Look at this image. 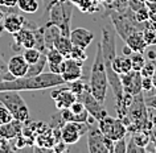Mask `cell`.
<instances>
[{
	"label": "cell",
	"mask_w": 156,
	"mask_h": 153,
	"mask_svg": "<svg viewBox=\"0 0 156 153\" xmlns=\"http://www.w3.org/2000/svg\"><path fill=\"white\" fill-rule=\"evenodd\" d=\"M46 65H48V61H46V54H41L40 60H38L36 64L29 65L27 75H37V74L44 73V69L46 68Z\"/></svg>",
	"instance_id": "cb8c5ba5"
},
{
	"label": "cell",
	"mask_w": 156,
	"mask_h": 153,
	"mask_svg": "<svg viewBox=\"0 0 156 153\" xmlns=\"http://www.w3.org/2000/svg\"><path fill=\"white\" fill-rule=\"evenodd\" d=\"M89 87H90V91H91L93 95H94L99 102L105 103L106 94H107V87H108V81H107L106 68H105V64H103L101 42H98V45H97L94 62H93L91 71H90Z\"/></svg>",
	"instance_id": "7a4b0ae2"
},
{
	"label": "cell",
	"mask_w": 156,
	"mask_h": 153,
	"mask_svg": "<svg viewBox=\"0 0 156 153\" xmlns=\"http://www.w3.org/2000/svg\"><path fill=\"white\" fill-rule=\"evenodd\" d=\"M74 4L70 0L66 2H56L49 9V20L46 24H53L60 28L61 34L70 36V23H72V13H73Z\"/></svg>",
	"instance_id": "3957f363"
},
{
	"label": "cell",
	"mask_w": 156,
	"mask_h": 153,
	"mask_svg": "<svg viewBox=\"0 0 156 153\" xmlns=\"http://www.w3.org/2000/svg\"><path fill=\"white\" fill-rule=\"evenodd\" d=\"M82 64H83L82 61L74 60V58L70 57L65 58L64 62H62V71H61V77L65 81V83H69V82H73L83 77Z\"/></svg>",
	"instance_id": "8fae6325"
},
{
	"label": "cell",
	"mask_w": 156,
	"mask_h": 153,
	"mask_svg": "<svg viewBox=\"0 0 156 153\" xmlns=\"http://www.w3.org/2000/svg\"><path fill=\"white\" fill-rule=\"evenodd\" d=\"M70 58H74V60L82 61V62H83V61H86V60H87L86 49H83V48H80V46L73 45L72 52H70Z\"/></svg>",
	"instance_id": "f1b7e54d"
},
{
	"label": "cell",
	"mask_w": 156,
	"mask_h": 153,
	"mask_svg": "<svg viewBox=\"0 0 156 153\" xmlns=\"http://www.w3.org/2000/svg\"><path fill=\"white\" fill-rule=\"evenodd\" d=\"M130 60H131L132 70H135V71H140L144 64H146V57L140 52H132V54L130 56Z\"/></svg>",
	"instance_id": "d4e9b609"
},
{
	"label": "cell",
	"mask_w": 156,
	"mask_h": 153,
	"mask_svg": "<svg viewBox=\"0 0 156 153\" xmlns=\"http://www.w3.org/2000/svg\"><path fill=\"white\" fill-rule=\"evenodd\" d=\"M142 33H143V38H144V41H146L147 46L156 45V29H154L148 24L147 26H144L142 29Z\"/></svg>",
	"instance_id": "484cf974"
},
{
	"label": "cell",
	"mask_w": 156,
	"mask_h": 153,
	"mask_svg": "<svg viewBox=\"0 0 156 153\" xmlns=\"http://www.w3.org/2000/svg\"><path fill=\"white\" fill-rule=\"evenodd\" d=\"M17 0H0V5L3 7H16Z\"/></svg>",
	"instance_id": "60d3db41"
},
{
	"label": "cell",
	"mask_w": 156,
	"mask_h": 153,
	"mask_svg": "<svg viewBox=\"0 0 156 153\" xmlns=\"http://www.w3.org/2000/svg\"><path fill=\"white\" fill-rule=\"evenodd\" d=\"M131 70H132V65H131L130 56H123L122 57V74L128 73Z\"/></svg>",
	"instance_id": "8d00e7d4"
},
{
	"label": "cell",
	"mask_w": 156,
	"mask_h": 153,
	"mask_svg": "<svg viewBox=\"0 0 156 153\" xmlns=\"http://www.w3.org/2000/svg\"><path fill=\"white\" fill-rule=\"evenodd\" d=\"M65 81L60 74L41 73L37 75H25L20 78H13L11 81L0 82V91L15 90V91H38V90L53 89L57 86H64Z\"/></svg>",
	"instance_id": "6da1fadb"
},
{
	"label": "cell",
	"mask_w": 156,
	"mask_h": 153,
	"mask_svg": "<svg viewBox=\"0 0 156 153\" xmlns=\"http://www.w3.org/2000/svg\"><path fill=\"white\" fill-rule=\"evenodd\" d=\"M120 81H122L123 92L135 96V95H138V94H140L143 91V89H142V74H140V71L131 70V71H128V73L120 74Z\"/></svg>",
	"instance_id": "30bf717a"
},
{
	"label": "cell",
	"mask_w": 156,
	"mask_h": 153,
	"mask_svg": "<svg viewBox=\"0 0 156 153\" xmlns=\"http://www.w3.org/2000/svg\"><path fill=\"white\" fill-rule=\"evenodd\" d=\"M98 127L103 135L108 139H111L112 141H118L123 137H126L127 135L126 124L119 117H112L106 115L101 120H98Z\"/></svg>",
	"instance_id": "5b68a950"
},
{
	"label": "cell",
	"mask_w": 156,
	"mask_h": 153,
	"mask_svg": "<svg viewBox=\"0 0 156 153\" xmlns=\"http://www.w3.org/2000/svg\"><path fill=\"white\" fill-rule=\"evenodd\" d=\"M23 123L16 119L11 120L9 123L5 124H0V139H5V140H12L17 135L21 133Z\"/></svg>",
	"instance_id": "ac0fdd59"
},
{
	"label": "cell",
	"mask_w": 156,
	"mask_h": 153,
	"mask_svg": "<svg viewBox=\"0 0 156 153\" xmlns=\"http://www.w3.org/2000/svg\"><path fill=\"white\" fill-rule=\"evenodd\" d=\"M89 117V112L85 111L80 113H74L70 108H64L61 110V119L64 121H77V123H86Z\"/></svg>",
	"instance_id": "7402d4cb"
},
{
	"label": "cell",
	"mask_w": 156,
	"mask_h": 153,
	"mask_svg": "<svg viewBox=\"0 0 156 153\" xmlns=\"http://www.w3.org/2000/svg\"><path fill=\"white\" fill-rule=\"evenodd\" d=\"M12 36H13V44H12V49L13 50L34 48L36 38H34L33 28L24 26V28L20 29L17 33H13Z\"/></svg>",
	"instance_id": "4fadbf2b"
},
{
	"label": "cell",
	"mask_w": 156,
	"mask_h": 153,
	"mask_svg": "<svg viewBox=\"0 0 156 153\" xmlns=\"http://www.w3.org/2000/svg\"><path fill=\"white\" fill-rule=\"evenodd\" d=\"M152 83H154V89H156V73L152 75Z\"/></svg>",
	"instance_id": "bcb514c9"
},
{
	"label": "cell",
	"mask_w": 156,
	"mask_h": 153,
	"mask_svg": "<svg viewBox=\"0 0 156 153\" xmlns=\"http://www.w3.org/2000/svg\"><path fill=\"white\" fill-rule=\"evenodd\" d=\"M77 99L82 102L85 108H86V111L89 112V115H91L97 121L107 115V111H106V108H105L103 103L99 102L94 95H93L91 91H90V87H87L82 94H80V95L77 96Z\"/></svg>",
	"instance_id": "52a82bcc"
},
{
	"label": "cell",
	"mask_w": 156,
	"mask_h": 153,
	"mask_svg": "<svg viewBox=\"0 0 156 153\" xmlns=\"http://www.w3.org/2000/svg\"><path fill=\"white\" fill-rule=\"evenodd\" d=\"M28 68H29V65H28V62L25 61L23 54L13 56L8 61V70L15 78L25 77L27 73H28Z\"/></svg>",
	"instance_id": "2e32d148"
},
{
	"label": "cell",
	"mask_w": 156,
	"mask_h": 153,
	"mask_svg": "<svg viewBox=\"0 0 156 153\" xmlns=\"http://www.w3.org/2000/svg\"><path fill=\"white\" fill-rule=\"evenodd\" d=\"M144 152H146V148L140 147L139 144H136L135 140L131 137L130 141L127 143V151H126V153H144Z\"/></svg>",
	"instance_id": "836d02e7"
},
{
	"label": "cell",
	"mask_w": 156,
	"mask_h": 153,
	"mask_svg": "<svg viewBox=\"0 0 156 153\" xmlns=\"http://www.w3.org/2000/svg\"><path fill=\"white\" fill-rule=\"evenodd\" d=\"M53 48H56L65 58H68V57H70V52H72L73 44H72V41H70V37L60 34V36H57V38L54 40Z\"/></svg>",
	"instance_id": "ffe728a7"
},
{
	"label": "cell",
	"mask_w": 156,
	"mask_h": 153,
	"mask_svg": "<svg viewBox=\"0 0 156 153\" xmlns=\"http://www.w3.org/2000/svg\"><path fill=\"white\" fill-rule=\"evenodd\" d=\"M142 89H143V91L152 92V90H154L152 77H142Z\"/></svg>",
	"instance_id": "d590c367"
},
{
	"label": "cell",
	"mask_w": 156,
	"mask_h": 153,
	"mask_svg": "<svg viewBox=\"0 0 156 153\" xmlns=\"http://www.w3.org/2000/svg\"><path fill=\"white\" fill-rule=\"evenodd\" d=\"M69 37H70V41H72L73 45L80 46V48H83V49H87V46L94 40L93 32H90V30L86 28H82V26L70 30Z\"/></svg>",
	"instance_id": "5bb4252c"
},
{
	"label": "cell",
	"mask_w": 156,
	"mask_h": 153,
	"mask_svg": "<svg viewBox=\"0 0 156 153\" xmlns=\"http://www.w3.org/2000/svg\"><path fill=\"white\" fill-rule=\"evenodd\" d=\"M69 108L72 110L74 113H80V112H82V111H85V110H86V108H85V106H83V103H82L81 100H78V99L74 102V103L70 106Z\"/></svg>",
	"instance_id": "74e56055"
},
{
	"label": "cell",
	"mask_w": 156,
	"mask_h": 153,
	"mask_svg": "<svg viewBox=\"0 0 156 153\" xmlns=\"http://www.w3.org/2000/svg\"><path fill=\"white\" fill-rule=\"evenodd\" d=\"M87 87H89V85L85 83V82L82 81V78H80V79H76V81H73V82H69L70 91H72L76 96H78L80 94H82Z\"/></svg>",
	"instance_id": "83f0119b"
},
{
	"label": "cell",
	"mask_w": 156,
	"mask_h": 153,
	"mask_svg": "<svg viewBox=\"0 0 156 153\" xmlns=\"http://www.w3.org/2000/svg\"><path fill=\"white\" fill-rule=\"evenodd\" d=\"M42 33H44V41L46 45V49L53 48V42L57 38V36H60V28L57 25L53 24H46L42 26Z\"/></svg>",
	"instance_id": "44dd1931"
},
{
	"label": "cell",
	"mask_w": 156,
	"mask_h": 153,
	"mask_svg": "<svg viewBox=\"0 0 156 153\" xmlns=\"http://www.w3.org/2000/svg\"><path fill=\"white\" fill-rule=\"evenodd\" d=\"M127 151V141L126 139H120L118 141H115V145H114V152L112 153H126Z\"/></svg>",
	"instance_id": "e575fe53"
},
{
	"label": "cell",
	"mask_w": 156,
	"mask_h": 153,
	"mask_svg": "<svg viewBox=\"0 0 156 153\" xmlns=\"http://www.w3.org/2000/svg\"><path fill=\"white\" fill-rule=\"evenodd\" d=\"M56 2H60V3H62V2H66V0H56Z\"/></svg>",
	"instance_id": "c3c4849f"
},
{
	"label": "cell",
	"mask_w": 156,
	"mask_h": 153,
	"mask_svg": "<svg viewBox=\"0 0 156 153\" xmlns=\"http://www.w3.org/2000/svg\"><path fill=\"white\" fill-rule=\"evenodd\" d=\"M27 25V20L24 16L15 12L7 13L4 19H3V28L5 32H8L9 34L17 33L20 29H23Z\"/></svg>",
	"instance_id": "9a60e30c"
},
{
	"label": "cell",
	"mask_w": 156,
	"mask_h": 153,
	"mask_svg": "<svg viewBox=\"0 0 156 153\" xmlns=\"http://www.w3.org/2000/svg\"><path fill=\"white\" fill-rule=\"evenodd\" d=\"M9 144L8 140L5 139H0V152H7V151H11L12 148H9Z\"/></svg>",
	"instance_id": "ab89813d"
},
{
	"label": "cell",
	"mask_w": 156,
	"mask_h": 153,
	"mask_svg": "<svg viewBox=\"0 0 156 153\" xmlns=\"http://www.w3.org/2000/svg\"><path fill=\"white\" fill-rule=\"evenodd\" d=\"M155 57H156V52H155V50H148V52H147V58H148V60L154 61Z\"/></svg>",
	"instance_id": "ee69618b"
},
{
	"label": "cell",
	"mask_w": 156,
	"mask_h": 153,
	"mask_svg": "<svg viewBox=\"0 0 156 153\" xmlns=\"http://www.w3.org/2000/svg\"><path fill=\"white\" fill-rule=\"evenodd\" d=\"M5 11L3 9V7L0 5V23H3V19H4V16H5Z\"/></svg>",
	"instance_id": "f6af8a7d"
},
{
	"label": "cell",
	"mask_w": 156,
	"mask_h": 153,
	"mask_svg": "<svg viewBox=\"0 0 156 153\" xmlns=\"http://www.w3.org/2000/svg\"><path fill=\"white\" fill-rule=\"evenodd\" d=\"M154 61H155V64H156V57H155V60H154Z\"/></svg>",
	"instance_id": "681fc988"
},
{
	"label": "cell",
	"mask_w": 156,
	"mask_h": 153,
	"mask_svg": "<svg viewBox=\"0 0 156 153\" xmlns=\"http://www.w3.org/2000/svg\"><path fill=\"white\" fill-rule=\"evenodd\" d=\"M11 120H13V116L12 113L9 112V110L3 106L0 103V124H5V123H9Z\"/></svg>",
	"instance_id": "1f68e13d"
},
{
	"label": "cell",
	"mask_w": 156,
	"mask_h": 153,
	"mask_svg": "<svg viewBox=\"0 0 156 153\" xmlns=\"http://www.w3.org/2000/svg\"><path fill=\"white\" fill-rule=\"evenodd\" d=\"M13 78L15 77L8 70V64L4 62V60L0 57V82L2 81H11V79H13Z\"/></svg>",
	"instance_id": "f546056e"
},
{
	"label": "cell",
	"mask_w": 156,
	"mask_h": 153,
	"mask_svg": "<svg viewBox=\"0 0 156 153\" xmlns=\"http://www.w3.org/2000/svg\"><path fill=\"white\" fill-rule=\"evenodd\" d=\"M122 52H123V56H131V54H132L131 48H130V46H127V45H124L122 48Z\"/></svg>",
	"instance_id": "7bdbcfd3"
},
{
	"label": "cell",
	"mask_w": 156,
	"mask_h": 153,
	"mask_svg": "<svg viewBox=\"0 0 156 153\" xmlns=\"http://www.w3.org/2000/svg\"><path fill=\"white\" fill-rule=\"evenodd\" d=\"M42 2H44V5H45V16H46V15L49 13L50 7L56 3V0H42Z\"/></svg>",
	"instance_id": "b9f144b4"
},
{
	"label": "cell",
	"mask_w": 156,
	"mask_h": 153,
	"mask_svg": "<svg viewBox=\"0 0 156 153\" xmlns=\"http://www.w3.org/2000/svg\"><path fill=\"white\" fill-rule=\"evenodd\" d=\"M50 96L60 111L64 108H69L77 100V96L70 91L69 87H60V86L53 87V90L50 91Z\"/></svg>",
	"instance_id": "7c38bea8"
},
{
	"label": "cell",
	"mask_w": 156,
	"mask_h": 153,
	"mask_svg": "<svg viewBox=\"0 0 156 153\" xmlns=\"http://www.w3.org/2000/svg\"><path fill=\"white\" fill-rule=\"evenodd\" d=\"M89 125L86 123H77V121H65L61 127V140L66 145L77 144L78 140L87 132Z\"/></svg>",
	"instance_id": "ba28073f"
},
{
	"label": "cell",
	"mask_w": 156,
	"mask_h": 153,
	"mask_svg": "<svg viewBox=\"0 0 156 153\" xmlns=\"http://www.w3.org/2000/svg\"><path fill=\"white\" fill-rule=\"evenodd\" d=\"M0 103L5 106L12 113L13 119H16L21 123L28 120L29 117V108L19 91L15 90H5V91H0Z\"/></svg>",
	"instance_id": "277c9868"
},
{
	"label": "cell",
	"mask_w": 156,
	"mask_h": 153,
	"mask_svg": "<svg viewBox=\"0 0 156 153\" xmlns=\"http://www.w3.org/2000/svg\"><path fill=\"white\" fill-rule=\"evenodd\" d=\"M3 32H4V28H3V23H0V36H2Z\"/></svg>",
	"instance_id": "7dc6e473"
},
{
	"label": "cell",
	"mask_w": 156,
	"mask_h": 153,
	"mask_svg": "<svg viewBox=\"0 0 156 153\" xmlns=\"http://www.w3.org/2000/svg\"><path fill=\"white\" fill-rule=\"evenodd\" d=\"M132 139L135 140L136 144H139L140 147H144L146 148L148 144H150V135L148 133H144V132H140V133H136V135L132 136Z\"/></svg>",
	"instance_id": "d6a6232c"
},
{
	"label": "cell",
	"mask_w": 156,
	"mask_h": 153,
	"mask_svg": "<svg viewBox=\"0 0 156 153\" xmlns=\"http://www.w3.org/2000/svg\"><path fill=\"white\" fill-rule=\"evenodd\" d=\"M41 54H44V53H41L40 50L36 48H28V49H24L23 56H24L25 61L28 62V65H32V64H36V62L40 60Z\"/></svg>",
	"instance_id": "4316f807"
},
{
	"label": "cell",
	"mask_w": 156,
	"mask_h": 153,
	"mask_svg": "<svg viewBox=\"0 0 156 153\" xmlns=\"http://www.w3.org/2000/svg\"><path fill=\"white\" fill-rule=\"evenodd\" d=\"M46 61H48V66H49V71L54 73V74H60L62 71V62H64L65 57L58 52L56 48H50L46 50Z\"/></svg>",
	"instance_id": "e0dca14e"
},
{
	"label": "cell",
	"mask_w": 156,
	"mask_h": 153,
	"mask_svg": "<svg viewBox=\"0 0 156 153\" xmlns=\"http://www.w3.org/2000/svg\"><path fill=\"white\" fill-rule=\"evenodd\" d=\"M16 7L24 13L33 15L38 11V2L37 0H17Z\"/></svg>",
	"instance_id": "603a6c76"
},
{
	"label": "cell",
	"mask_w": 156,
	"mask_h": 153,
	"mask_svg": "<svg viewBox=\"0 0 156 153\" xmlns=\"http://www.w3.org/2000/svg\"><path fill=\"white\" fill-rule=\"evenodd\" d=\"M156 73V64L155 61H146V64L140 70V74H142V77H152L154 74Z\"/></svg>",
	"instance_id": "4dcf8cb0"
},
{
	"label": "cell",
	"mask_w": 156,
	"mask_h": 153,
	"mask_svg": "<svg viewBox=\"0 0 156 153\" xmlns=\"http://www.w3.org/2000/svg\"><path fill=\"white\" fill-rule=\"evenodd\" d=\"M131 16H126V15H119V13H112L111 15V23L115 26V32L119 34L122 40L130 36L131 33L136 32V30H142V28L136 26L139 21L135 19V16L130 19Z\"/></svg>",
	"instance_id": "8992f818"
},
{
	"label": "cell",
	"mask_w": 156,
	"mask_h": 153,
	"mask_svg": "<svg viewBox=\"0 0 156 153\" xmlns=\"http://www.w3.org/2000/svg\"><path fill=\"white\" fill-rule=\"evenodd\" d=\"M127 46H130L132 52H140V53H144L147 49V44L143 38V33L142 30H136V32L131 33L126 40H124Z\"/></svg>",
	"instance_id": "d6986e66"
},
{
	"label": "cell",
	"mask_w": 156,
	"mask_h": 153,
	"mask_svg": "<svg viewBox=\"0 0 156 153\" xmlns=\"http://www.w3.org/2000/svg\"><path fill=\"white\" fill-rule=\"evenodd\" d=\"M144 103H146V107L147 108H151V110H156V94L155 95H151L144 99Z\"/></svg>",
	"instance_id": "f35d334b"
},
{
	"label": "cell",
	"mask_w": 156,
	"mask_h": 153,
	"mask_svg": "<svg viewBox=\"0 0 156 153\" xmlns=\"http://www.w3.org/2000/svg\"><path fill=\"white\" fill-rule=\"evenodd\" d=\"M87 149L90 153H107L105 145V135L98 124H90L87 128Z\"/></svg>",
	"instance_id": "9c48e42d"
}]
</instances>
